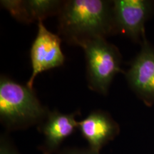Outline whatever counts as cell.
I'll use <instances>...</instances> for the list:
<instances>
[{"instance_id":"obj_1","label":"cell","mask_w":154,"mask_h":154,"mask_svg":"<svg viewBox=\"0 0 154 154\" xmlns=\"http://www.w3.org/2000/svg\"><path fill=\"white\" fill-rule=\"evenodd\" d=\"M59 33L69 44L81 47L97 38L115 33L112 2L69 0L58 14Z\"/></svg>"},{"instance_id":"obj_2","label":"cell","mask_w":154,"mask_h":154,"mask_svg":"<svg viewBox=\"0 0 154 154\" xmlns=\"http://www.w3.org/2000/svg\"><path fill=\"white\" fill-rule=\"evenodd\" d=\"M49 111L33 91L9 77L0 79V119L9 130L22 129L43 121Z\"/></svg>"},{"instance_id":"obj_3","label":"cell","mask_w":154,"mask_h":154,"mask_svg":"<svg viewBox=\"0 0 154 154\" xmlns=\"http://www.w3.org/2000/svg\"><path fill=\"white\" fill-rule=\"evenodd\" d=\"M85 53L88 86L91 89L106 95L111 82L121 69V55L106 38L89 40L81 46Z\"/></svg>"},{"instance_id":"obj_4","label":"cell","mask_w":154,"mask_h":154,"mask_svg":"<svg viewBox=\"0 0 154 154\" xmlns=\"http://www.w3.org/2000/svg\"><path fill=\"white\" fill-rule=\"evenodd\" d=\"M115 33L141 44L146 37L145 25L154 13L151 0H115L112 2Z\"/></svg>"},{"instance_id":"obj_5","label":"cell","mask_w":154,"mask_h":154,"mask_svg":"<svg viewBox=\"0 0 154 154\" xmlns=\"http://www.w3.org/2000/svg\"><path fill=\"white\" fill-rule=\"evenodd\" d=\"M37 26V34L30 51L32 72L26 83L30 88H33L34 80L38 74L61 66L65 61L60 36L48 30L43 22H38Z\"/></svg>"},{"instance_id":"obj_6","label":"cell","mask_w":154,"mask_h":154,"mask_svg":"<svg viewBox=\"0 0 154 154\" xmlns=\"http://www.w3.org/2000/svg\"><path fill=\"white\" fill-rule=\"evenodd\" d=\"M126 72L128 86L148 106L154 104V47L145 38Z\"/></svg>"},{"instance_id":"obj_7","label":"cell","mask_w":154,"mask_h":154,"mask_svg":"<svg viewBox=\"0 0 154 154\" xmlns=\"http://www.w3.org/2000/svg\"><path fill=\"white\" fill-rule=\"evenodd\" d=\"M78 128L88 142V148L98 153L120 132L118 123L103 111H92L85 119L79 121Z\"/></svg>"},{"instance_id":"obj_8","label":"cell","mask_w":154,"mask_h":154,"mask_svg":"<svg viewBox=\"0 0 154 154\" xmlns=\"http://www.w3.org/2000/svg\"><path fill=\"white\" fill-rule=\"evenodd\" d=\"M79 113V111L71 113L49 111L39 126L44 136L43 145L40 147L42 153L53 154L59 150L63 140L79 128V121L76 120Z\"/></svg>"},{"instance_id":"obj_9","label":"cell","mask_w":154,"mask_h":154,"mask_svg":"<svg viewBox=\"0 0 154 154\" xmlns=\"http://www.w3.org/2000/svg\"><path fill=\"white\" fill-rule=\"evenodd\" d=\"M63 1L56 0H4L1 5L17 20L24 23L43 22L51 15L58 14Z\"/></svg>"},{"instance_id":"obj_10","label":"cell","mask_w":154,"mask_h":154,"mask_svg":"<svg viewBox=\"0 0 154 154\" xmlns=\"http://www.w3.org/2000/svg\"><path fill=\"white\" fill-rule=\"evenodd\" d=\"M0 154H19L8 138L2 136L0 141Z\"/></svg>"},{"instance_id":"obj_11","label":"cell","mask_w":154,"mask_h":154,"mask_svg":"<svg viewBox=\"0 0 154 154\" xmlns=\"http://www.w3.org/2000/svg\"><path fill=\"white\" fill-rule=\"evenodd\" d=\"M60 154H100L98 152L92 151L89 148L88 149H68L63 150Z\"/></svg>"}]
</instances>
